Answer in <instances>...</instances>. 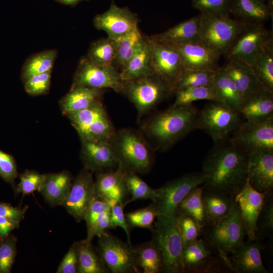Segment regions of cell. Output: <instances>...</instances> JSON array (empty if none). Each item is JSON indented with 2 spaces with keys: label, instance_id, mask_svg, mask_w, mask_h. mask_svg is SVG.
<instances>
[{
  "label": "cell",
  "instance_id": "58",
  "mask_svg": "<svg viewBox=\"0 0 273 273\" xmlns=\"http://www.w3.org/2000/svg\"><path fill=\"white\" fill-rule=\"evenodd\" d=\"M268 2H272V0H266Z\"/></svg>",
  "mask_w": 273,
  "mask_h": 273
},
{
  "label": "cell",
  "instance_id": "17",
  "mask_svg": "<svg viewBox=\"0 0 273 273\" xmlns=\"http://www.w3.org/2000/svg\"><path fill=\"white\" fill-rule=\"evenodd\" d=\"M126 171L118 163L113 169L98 173L94 181L95 197L105 200L110 206L119 204L124 207L129 195L124 180Z\"/></svg>",
  "mask_w": 273,
  "mask_h": 273
},
{
  "label": "cell",
  "instance_id": "48",
  "mask_svg": "<svg viewBox=\"0 0 273 273\" xmlns=\"http://www.w3.org/2000/svg\"><path fill=\"white\" fill-rule=\"evenodd\" d=\"M193 7L201 12L230 16L232 0H192Z\"/></svg>",
  "mask_w": 273,
  "mask_h": 273
},
{
  "label": "cell",
  "instance_id": "4",
  "mask_svg": "<svg viewBox=\"0 0 273 273\" xmlns=\"http://www.w3.org/2000/svg\"><path fill=\"white\" fill-rule=\"evenodd\" d=\"M200 14L199 42L220 56L225 55L245 24L230 16L208 12Z\"/></svg>",
  "mask_w": 273,
  "mask_h": 273
},
{
  "label": "cell",
  "instance_id": "39",
  "mask_svg": "<svg viewBox=\"0 0 273 273\" xmlns=\"http://www.w3.org/2000/svg\"><path fill=\"white\" fill-rule=\"evenodd\" d=\"M78 273H107L109 272L92 246L91 243L85 240L79 242Z\"/></svg>",
  "mask_w": 273,
  "mask_h": 273
},
{
  "label": "cell",
  "instance_id": "37",
  "mask_svg": "<svg viewBox=\"0 0 273 273\" xmlns=\"http://www.w3.org/2000/svg\"><path fill=\"white\" fill-rule=\"evenodd\" d=\"M210 255L211 251L203 239L198 238L186 245L183 251L185 271L201 269Z\"/></svg>",
  "mask_w": 273,
  "mask_h": 273
},
{
  "label": "cell",
  "instance_id": "44",
  "mask_svg": "<svg viewBox=\"0 0 273 273\" xmlns=\"http://www.w3.org/2000/svg\"><path fill=\"white\" fill-rule=\"evenodd\" d=\"M216 72V71L186 69L175 84V92L186 88L212 85Z\"/></svg>",
  "mask_w": 273,
  "mask_h": 273
},
{
  "label": "cell",
  "instance_id": "57",
  "mask_svg": "<svg viewBox=\"0 0 273 273\" xmlns=\"http://www.w3.org/2000/svg\"><path fill=\"white\" fill-rule=\"evenodd\" d=\"M64 5L74 6L81 0H56Z\"/></svg>",
  "mask_w": 273,
  "mask_h": 273
},
{
  "label": "cell",
  "instance_id": "47",
  "mask_svg": "<svg viewBox=\"0 0 273 273\" xmlns=\"http://www.w3.org/2000/svg\"><path fill=\"white\" fill-rule=\"evenodd\" d=\"M179 228L184 247L198 239L202 231L200 225L194 218L179 209Z\"/></svg>",
  "mask_w": 273,
  "mask_h": 273
},
{
  "label": "cell",
  "instance_id": "6",
  "mask_svg": "<svg viewBox=\"0 0 273 273\" xmlns=\"http://www.w3.org/2000/svg\"><path fill=\"white\" fill-rule=\"evenodd\" d=\"M124 82L122 93L135 106L139 118L175 93L173 87L153 73Z\"/></svg>",
  "mask_w": 273,
  "mask_h": 273
},
{
  "label": "cell",
  "instance_id": "10",
  "mask_svg": "<svg viewBox=\"0 0 273 273\" xmlns=\"http://www.w3.org/2000/svg\"><path fill=\"white\" fill-rule=\"evenodd\" d=\"M205 176L201 172H193L170 180L156 189L153 204L157 216L170 215L176 212L181 201L194 188L203 184Z\"/></svg>",
  "mask_w": 273,
  "mask_h": 273
},
{
  "label": "cell",
  "instance_id": "36",
  "mask_svg": "<svg viewBox=\"0 0 273 273\" xmlns=\"http://www.w3.org/2000/svg\"><path fill=\"white\" fill-rule=\"evenodd\" d=\"M136 262L144 273L163 272L161 254L152 240L135 247Z\"/></svg>",
  "mask_w": 273,
  "mask_h": 273
},
{
  "label": "cell",
  "instance_id": "1",
  "mask_svg": "<svg viewBox=\"0 0 273 273\" xmlns=\"http://www.w3.org/2000/svg\"><path fill=\"white\" fill-rule=\"evenodd\" d=\"M248 164V155L230 138L214 143L203 163V189L233 196L247 181Z\"/></svg>",
  "mask_w": 273,
  "mask_h": 273
},
{
  "label": "cell",
  "instance_id": "3",
  "mask_svg": "<svg viewBox=\"0 0 273 273\" xmlns=\"http://www.w3.org/2000/svg\"><path fill=\"white\" fill-rule=\"evenodd\" d=\"M151 231L152 240L162 256L163 272H185L184 244L179 228V209L170 215L157 216Z\"/></svg>",
  "mask_w": 273,
  "mask_h": 273
},
{
  "label": "cell",
  "instance_id": "18",
  "mask_svg": "<svg viewBox=\"0 0 273 273\" xmlns=\"http://www.w3.org/2000/svg\"><path fill=\"white\" fill-rule=\"evenodd\" d=\"M138 22L136 15L128 8H120L114 4L93 20L97 29L105 31L108 38L115 41L137 28Z\"/></svg>",
  "mask_w": 273,
  "mask_h": 273
},
{
  "label": "cell",
  "instance_id": "23",
  "mask_svg": "<svg viewBox=\"0 0 273 273\" xmlns=\"http://www.w3.org/2000/svg\"><path fill=\"white\" fill-rule=\"evenodd\" d=\"M238 112L244 121L252 123L273 118V92L262 86L243 100Z\"/></svg>",
  "mask_w": 273,
  "mask_h": 273
},
{
  "label": "cell",
  "instance_id": "2",
  "mask_svg": "<svg viewBox=\"0 0 273 273\" xmlns=\"http://www.w3.org/2000/svg\"><path fill=\"white\" fill-rule=\"evenodd\" d=\"M198 114L192 104L172 106L151 117L144 128L157 148L165 150L196 129Z\"/></svg>",
  "mask_w": 273,
  "mask_h": 273
},
{
  "label": "cell",
  "instance_id": "29",
  "mask_svg": "<svg viewBox=\"0 0 273 273\" xmlns=\"http://www.w3.org/2000/svg\"><path fill=\"white\" fill-rule=\"evenodd\" d=\"M71 173L64 171L44 174V179L40 191L50 204L62 205L72 185Z\"/></svg>",
  "mask_w": 273,
  "mask_h": 273
},
{
  "label": "cell",
  "instance_id": "42",
  "mask_svg": "<svg viewBox=\"0 0 273 273\" xmlns=\"http://www.w3.org/2000/svg\"><path fill=\"white\" fill-rule=\"evenodd\" d=\"M124 180L127 191L130 196L127 204L138 200L154 201L157 195L156 189L151 188L136 173L126 171Z\"/></svg>",
  "mask_w": 273,
  "mask_h": 273
},
{
  "label": "cell",
  "instance_id": "34",
  "mask_svg": "<svg viewBox=\"0 0 273 273\" xmlns=\"http://www.w3.org/2000/svg\"><path fill=\"white\" fill-rule=\"evenodd\" d=\"M251 66L261 84L273 92V37L261 49Z\"/></svg>",
  "mask_w": 273,
  "mask_h": 273
},
{
  "label": "cell",
  "instance_id": "50",
  "mask_svg": "<svg viewBox=\"0 0 273 273\" xmlns=\"http://www.w3.org/2000/svg\"><path fill=\"white\" fill-rule=\"evenodd\" d=\"M18 191L23 194H29L34 191H40L44 179V174L35 171H26L21 174Z\"/></svg>",
  "mask_w": 273,
  "mask_h": 273
},
{
  "label": "cell",
  "instance_id": "14",
  "mask_svg": "<svg viewBox=\"0 0 273 273\" xmlns=\"http://www.w3.org/2000/svg\"><path fill=\"white\" fill-rule=\"evenodd\" d=\"M151 40L152 72L175 91V84L186 70L180 56L173 47Z\"/></svg>",
  "mask_w": 273,
  "mask_h": 273
},
{
  "label": "cell",
  "instance_id": "24",
  "mask_svg": "<svg viewBox=\"0 0 273 273\" xmlns=\"http://www.w3.org/2000/svg\"><path fill=\"white\" fill-rule=\"evenodd\" d=\"M231 14L245 24L264 23L272 17V2L266 0H232Z\"/></svg>",
  "mask_w": 273,
  "mask_h": 273
},
{
  "label": "cell",
  "instance_id": "49",
  "mask_svg": "<svg viewBox=\"0 0 273 273\" xmlns=\"http://www.w3.org/2000/svg\"><path fill=\"white\" fill-rule=\"evenodd\" d=\"M51 71L33 75L24 82L27 94L36 96L47 94L50 89Z\"/></svg>",
  "mask_w": 273,
  "mask_h": 273
},
{
  "label": "cell",
  "instance_id": "52",
  "mask_svg": "<svg viewBox=\"0 0 273 273\" xmlns=\"http://www.w3.org/2000/svg\"><path fill=\"white\" fill-rule=\"evenodd\" d=\"M17 175L14 157L0 149V176L6 181L12 182Z\"/></svg>",
  "mask_w": 273,
  "mask_h": 273
},
{
  "label": "cell",
  "instance_id": "12",
  "mask_svg": "<svg viewBox=\"0 0 273 273\" xmlns=\"http://www.w3.org/2000/svg\"><path fill=\"white\" fill-rule=\"evenodd\" d=\"M272 38L264 24H245L226 53L229 60H237L252 66L260 51Z\"/></svg>",
  "mask_w": 273,
  "mask_h": 273
},
{
  "label": "cell",
  "instance_id": "46",
  "mask_svg": "<svg viewBox=\"0 0 273 273\" xmlns=\"http://www.w3.org/2000/svg\"><path fill=\"white\" fill-rule=\"evenodd\" d=\"M125 216L129 226L145 228L151 231L157 212L152 203L145 208L127 213Z\"/></svg>",
  "mask_w": 273,
  "mask_h": 273
},
{
  "label": "cell",
  "instance_id": "43",
  "mask_svg": "<svg viewBox=\"0 0 273 273\" xmlns=\"http://www.w3.org/2000/svg\"><path fill=\"white\" fill-rule=\"evenodd\" d=\"M174 94L176 98L173 106L188 105L203 100L218 102L212 85L186 88L176 90Z\"/></svg>",
  "mask_w": 273,
  "mask_h": 273
},
{
  "label": "cell",
  "instance_id": "51",
  "mask_svg": "<svg viewBox=\"0 0 273 273\" xmlns=\"http://www.w3.org/2000/svg\"><path fill=\"white\" fill-rule=\"evenodd\" d=\"M79 242L74 243L63 258L57 271L58 273H75L78 266Z\"/></svg>",
  "mask_w": 273,
  "mask_h": 273
},
{
  "label": "cell",
  "instance_id": "35",
  "mask_svg": "<svg viewBox=\"0 0 273 273\" xmlns=\"http://www.w3.org/2000/svg\"><path fill=\"white\" fill-rule=\"evenodd\" d=\"M57 56L55 49L44 50L32 55L23 65L21 70V79L23 82L31 76L52 71Z\"/></svg>",
  "mask_w": 273,
  "mask_h": 273
},
{
  "label": "cell",
  "instance_id": "41",
  "mask_svg": "<svg viewBox=\"0 0 273 273\" xmlns=\"http://www.w3.org/2000/svg\"><path fill=\"white\" fill-rule=\"evenodd\" d=\"M116 54V41L107 37L93 42L86 57L91 62L98 65H113Z\"/></svg>",
  "mask_w": 273,
  "mask_h": 273
},
{
  "label": "cell",
  "instance_id": "26",
  "mask_svg": "<svg viewBox=\"0 0 273 273\" xmlns=\"http://www.w3.org/2000/svg\"><path fill=\"white\" fill-rule=\"evenodd\" d=\"M222 69L234 83L243 101L263 86L252 66L247 63L230 60Z\"/></svg>",
  "mask_w": 273,
  "mask_h": 273
},
{
  "label": "cell",
  "instance_id": "9",
  "mask_svg": "<svg viewBox=\"0 0 273 273\" xmlns=\"http://www.w3.org/2000/svg\"><path fill=\"white\" fill-rule=\"evenodd\" d=\"M98 237L99 254L109 272H140L135 247L106 232Z\"/></svg>",
  "mask_w": 273,
  "mask_h": 273
},
{
  "label": "cell",
  "instance_id": "32",
  "mask_svg": "<svg viewBox=\"0 0 273 273\" xmlns=\"http://www.w3.org/2000/svg\"><path fill=\"white\" fill-rule=\"evenodd\" d=\"M212 85L218 102L238 112L243 100L234 83L222 68L216 72Z\"/></svg>",
  "mask_w": 273,
  "mask_h": 273
},
{
  "label": "cell",
  "instance_id": "53",
  "mask_svg": "<svg viewBox=\"0 0 273 273\" xmlns=\"http://www.w3.org/2000/svg\"><path fill=\"white\" fill-rule=\"evenodd\" d=\"M124 207L119 204L111 206V229L120 227L123 229L127 237V243L131 244L130 239L129 225L123 212Z\"/></svg>",
  "mask_w": 273,
  "mask_h": 273
},
{
  "label": "cell",
  "instance_id": "56",
  "mask_svg": "<svg viewBox=\"0 0 273 273\" xmlns=\"http://www.w3.org/2000/svg\"><path fill=\"white\" fill-rule=\"evenodd\" d=\"M18 222L0 216V236H6L18 224Z\"/></svg>",
  "mask_w": 273,
  "mask_h": 273
},
{
  "label": "cell",
  "instance_id": "11",
  "mask_svg": "<svg viewBox=\"0 0 273 273\" xmlns=\"http://www.w3.org/2000/svg\"><path fill=\"white\" fill-rule=\"evenodd\" d=\"M124 83L120 78L119 71L114 66L95 64L85 56L79 60L71 88H109L122 93Z\"/></svg>",
  "mask_w": 273,
  "mask_h": 273
},
{
  "label": "cell",
  "instance_id": "21",
  "mask_svg": "<svg viewBox=\"0 0 273 273\" xmlns=\"http://www.w3.org/2000/svg\"><path fill=\"white\" fill-rule=\"evenodd\" d=\"M169 46V45H168ZM179 54L186 69L217 71L220 55L200 42L170 45Z\"/></svg>",
  "mask_w": 273,
  "mask_h": 273
},
{
  "label": "cell",
  "instance_id": "25",
  "mask_svg": "<svg viewBox=\"0 0 273 273\" xmlns=\"http://www.w3.org/2000/svg\"><path fill=\"white\" fill-rule=\"evenodd\" d=\"M200 23V14L149 38L155 42L169 46L199 42L198 35Z\"/></svg>",
  "mask_w": 273,
  "mask_h": 273
},
{
  "label": "cell",
  "instance_id": "7",
  "mask_svg": "<svg viewBox=\"0 0 273 273\" xmlns=\"http://www.w3.org/2000/svg\"><path fill=\"white\" fill-rule=\"evenodd\" d=\"M243 121L237 111L210 101L198 112L196 129L204 131L217 143L229 139Z\"/></svg>",
  "mask_w": 273,
  "mask_h": 273
},
{
  "label": "cell",
  "instance_id": "19",
  "mask_svg": "<svg viewBox=\"0 0 273 273\" xmlns=\"http://www.w3.org/2000/svg\"><path fill=\"white\" fill-rule=\"evenodd\" d=\"M81 157L85 168L98 173L113 169L118 164L111 142L81 140Z\"/></svg>",
  "mask_w": 273,
  "mask_h": 273
},
{
  "label": "cell",
  "instance_id": "28",
  "mask_svg": "<svg viewBox=\"0 0 273 273\" xmlns=\"http://www.w3.org/2000/svg\"><path fill=\"white\" fill-rule=\"evenodd\" d=\"M152 73L151 40L146 37L140 49L119 71V74L122 81H128Z\"/></svg>",
  "mask_w": 273,
  "mask_h": 273
},
{
  "label": "cell",
  "instance_id": "5",
  "mask_svg": "<svg viewBox=\"0 0 273 273\" xmlns=\"http://www.w3.org/2000/svg\"><path fill=\"white\" fill-rule=\"evenodd\" d=\"M118 163L128 172L145 173L150 168L152 156L140 134L129 128L116 131L111 141Z\"/></svg>",
  "mask_w": 273,
  "mask_h": 273
},
{
  "label": "cell",
  "instance_id": "54",
  "mask_svg": "<svg viewBox=\"0 0 273 273\" xmlns=\"http://www.w3.org/2000/svg\"><path fill=\"white\" fill-rule=\"evenodd\" d=\"M15 253V242L9 241L0 246V272L10 271Z\"/></svg>",
  "mask_w": 273,
  "mask_h": 273
},
{
  "label": "cell",
  "instance_id": "30",
  "mask_svg": "<svg viewBox=\"0 0 273 273\" xmlns=\"http://www.w3.org/2000/svg\"><path fill=\"white\" fill-rule=\"evenodd\" d=\"M104 89L85 87L71 88L69 92L60 101L62 113L69 114L84 110L100 100Z\"/></svg>",
  "mask_w": 273,
  "mask_h": 273
},
{
  "label": "cell",
  "instance_id": "33",
  "mask_svg": "<svg viewBox=\"0 0 273 273\" xmlns=\"http://www.w3.org/2000/svg\"><path fill=\"white\" fill-rule=\"evenodd\" d=\"M145 38L137 27L116 40V54L113 65L121 70L140 49Z\"/></svg>",
  "mask_w": 273,
  "mask_h": 273
},
{
  "label": "cell",
  "instance_id": "45",
  "mask_svg": "<svg viewBox=\"0 0 273 273\" xmlns=\"http://www.w3.org/2000/svg\"><path fill=\"white\" fill-rule=\"evenodd\" d=\"M273 195L272 192L266 194L264 203L258 216L255 235L258 240L272 236Z\"/></svg>",
  "mask_w": 273,
  "mask_h": 273
},
{
  "label": "cell",
  "instance_id": "38",
  "mask_svg": "<svg viewBox=\"0 0 273 273\" xmlns=\"http://www.w3.org/2000/svg\"><path fill=\"white\" fill-rule=\"evenodd\" d=\"M202 187L192 190L181 201L179 209L194 218L202 229L207 225L206 209L202 198Z\"/></svg>",
  "mask_w": 273,
  "mask_h": 273
},
{
  "label": "cell",
  "instance_id": "27",
  "mask_svg": "<svg viewBox=\"0 0 273 273\" xmlns=\"http://www.w3.org/2000/svg\"><path fill=\"white\" fill-rule=\"evenodd\" d=\"M84 220L87 226L85 241L91 243L93 238L99 237L110 227L111 206L108 203L95 197L85 214Z\"/></svg>",
  "mask_w": 273,
  "mask_h": 273
},
{
  "label": "cell",
  "instance_id": "15",
  "mask_svg": "<svg viewBox=\"0 0 273 273\" xmlns=\"http://www.w3.org/2000/svg\"><path fill=\"white\" fill-rule=\"evenodd\" d=\"M95 196L92 172L84 168L72 182L62 205L71 215L79 222L84 220Z\"/></svg>",
  "mask_w": 273,
  "mask_h": 273
},
{
  "label": "cell",
  "instance_id": "20",
  "mask_svg": "<svg viewBox=\"0 0 273 273\" xmlns=\"http://www.w3.org/2000/svg\"><path fill=\"white\" fill-rule=\"evenodd\" d=\"M248 156L247 179L251 186L261 193L272 192L273 151H257Z\"/></svg>",
  "mask_w": 273,
  "mask_h": 273
},
{
  "label": "cell",
  "instance_id": "22",
  "mask_svg": "<svg viewBox=\"0 0 273 273\" xmlns=\"http://www.w3.org/2000/svg\"><path fill=\"white\" fill-rule=\"evenodd\" d=\"M263 248L259 240L244 241L231 253V269L236 273H268L261 259Z\"/></svg>",
  "mask_w": 273,
  "mask_h": 273
},
{
  "label": "cell",
  "instance_id": "40",
  "mask_svg": "<svg viewBox=\"0 0 273 273\" xmlns=\"http://www.w3.org/2000/svg\"><path fill=\"white\" fill-rule=\"evenodd\" d=\"M106 111L100 100L89 107L68 115L72 125L81 138L87 128L96 121L107 115Z\"/></svg>",
  "mask_w": 273,
  "mask_h": 273
},
{
  "label": "cell",
  "instance_id": "13",
  "mask_svg": "<svg viewBox=\"0 0 273 273\" xmlns=\"http://www.w3.org/2000/svg\"><path fill=\"white\" fill-rule=\"evenodd\" d=\"M230 140L247 155L257 151H273V118L260 123L243 120Z\"/></svg>",
  "mask_w": 273,
  "mask_h": 273
},
{
  "label": "cell",
  "instance_id": "8",
  "mask_svg": "<svg viewBox=\"0 0 273 273\" xmlns=\"http://www.w3.org/2000/svg\"><path fill=\"white\" fill-rule=\"evenodd\" d=\"M209 226L204 240L207 246L217 250L226 262L228 260L226 254L234 251L244 242L246 236L235 201L233 208L228 215Z\"/></svg>",
  "mask_w": 273,
  "mask_h": 273
},
{
  "label": "cell",
  "instance_id": "16",
  "mask_svg": "<svg viewBox=\"0 0 273 273\" xmlns=\"http://www.w3.org/2000/svg\"><path fill=\"white\" fill-rule=\"evenodd\" d=\"M266 194L255 190L248 179L233 195L248 240H257L255 235L256 222L262 208Z\"/></svg>",
  "mask_w": 273,
  "mask_h": 273
},
{
  "label": "cell",
  "instance_id": "31",
  "mask_svg": "<svg viewBox=\"0 0 273 273\" xmlns=\"http://www.w3.org/2000/svg\"><path fill=\"white\" fill-rule=\"evenodd\" d=\"M202 198L208 225L228 215L234 205L233 196L225 193L203 190Z\"/></svg>",
  "mask_w": 273,
  "mask_h": 273
},
{
  "label": "cell",
  "instance_id": "55",
  "mask_svg": "<svg viewBox=\"0 0 273 273\" xmlns=\"http://www.w3.org/2000/svg\"><path fill=\"white\" fill-rule=\"evenodd\" d=\"M23 210L0 203V216L19 222L23 218Z\"/></svg>",
  "mask_w": 273,
  "mask_h": 273
}]
</instances>
